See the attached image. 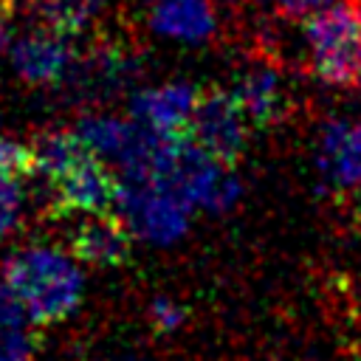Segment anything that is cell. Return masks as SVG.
Returning a JSON list of instances; mask_svg holds the SVG:
<instances>
[{"label":"cell","instance_id":"obj_1","mask_svg":"<svg viewBox=\"0 0 361 361\" xmlns=\"http://www.w3.org/2000/svg\"><path fill=\"white\" fill-rule=\"evenodd\" d=\"M3 285L34 324H56L82 302L85 276L73 257L48 245H25L6 259Z\"/></svg>","mask_w":361,"mask_h":361},{"label":"cell","instance_id":"obj_2","mask_svg":"<svg viewBox=\"0 0 361 361\" xmlns=\"http://www.w3.org/2000/svg\"><path fill=\"white\" fill-rule=\"evenodd\" d=\"M305 39L319 82L330 87L361 82V0H333L310 11Z\"/></svg>","mask_w":361,"mask_h":361},{"label":"cell","instance_id":"obj_3","mask_svg":"<svg viewBox=\"0 0 361 361\" xmlns=\"http://www.w3.org/2000/svg\"><path fill=\"white\" fill-rule=\"evenodd\" d=\"M183 135L195 141L200 149H206L212 158H217L220 164L234 166L248 138V118L240 102L234 99V93L206 90L197 93Z\"/></svg>","mask_w":361,"mask_h":361},{"label":"cell","instance_id":"obj_4","mask_svg":"<svg viewBox=\"0 0 361 361\" xmlns=\"http://www.w3.org/2000/svg\"><path fill=\"white\" fill-rule=\"evenodd\" d=\"M133 237L155 245L175 243L189 226V209L155 183H121L113 209Z\"/></svg>","mask_w":361,"mask_h":361},{"label":"cell","instance_id":"obj_5","mask_svg":"<svg viewBox=\"0 0 361 361\" xmlns=\"http://www.w3.org/2000/svg\"><path fill=\"white\" fill-rule=\"evenodd\" d=\"M48 183L59 214H107L116 209L118 178L90 149L48 178Z\"/></svg>","mask_w":361,"mask_h":361},{"label":"cell","instance_id":"obj_6","mask_svg":"<svg viewBox=\"0 0 361 361\" xmlns=\"http://www.w3.org/2000/svg\"><path fill=\"white\" fill-rule=\"evenodd\" d=\"M138 73L141 65L133 54L118 45H96L87 54H73L59 85H65L76 102H107L127 90Z\"/></svg>","mask_w":361,"mask_h":361},{"label":"cell","instance_id":"obj_7","mask_svg":"<svg viewBox=\"0 0 361 361\" xmlns=\"http://www.w3.org/2000/svg\"><path fill=\"white\" fill-rule=\"evenodd\" d=\"M73 48L65 34L51 28L28 31L14 37L8 45V59L17 76L28 85H59L73 62Z\"/></svg>","mask_w":361,"mask_h":361},{"label":"cell","instance_id":"obj_8","mask_svg":"<svg viewBox=\"0 0 361 361\" xmlns=\"http://www.w3.org/2000/svg\"><path fill=\"white\" fill-rule=\"evenodd\" d=\"M133 231L116 212L107 214H85L71 234V257L96 268H116L130 259Z\"/></svg>","mask_w":361,"mask_h":361},{"label":"cell","instance_id":"obj_9","mask_svg":"<svg viewBox=\"0 0 361 361\" xmlns=\"http://www.w3.org/2000/svg\"><path fill=\"white\" fill-rule=\"evenodd\" d=\"M195 102H197V90L186 82L141 87L130 96V118L147 130L178 135L186 130Z\"/></svg>","mask_w":361,"mask_h":361},{"label":"cell","instance_id":"obj_10","mask_svg":"<svg viewBox=\"0 0 361 361\" xmlns=\"http://www.w3.org/2000/svg\"><path fill=\"white\" fill-rule=\"evenodd\" d=\"M319 172L333 189L361 186V121L336 118L319 141Z\"/></svg>","mask_w":361,"mask_h":361},{"label":"cell","instance_id":"obj_11","mask_svg":"<svg viewBox=\"0 0 361 361\" xmlns=\"http://www.w3.org/2000/svg\"><path fill=\"white\" fill-rule=\"evenodd\" d=\"M149 25L172 39L203 42L212 37L217 17L209 0H155L149 8Z\"/></svg>","mask_w":361,"mask_h":361},{"label":"cell","instance_id":"obj_12","mask_svg":"<svg viewBox=\"0 0 361 361\" xmlns=\"http://www.w3.org/2000/svg\"><path fill=\"white\" fill-rule=\"evenodd\" d=\"M234 99L240 102V107L251 124L265 127V124L276 121L282 116V107H285L279 73L268 65H251L237 79Z\"/></svg>","mask_w":361,"mask_h":361},{"label":"cell","instance_id":"obj_13","mask_svg":"<svg viewBox=\"0 0 361 361\" xmlns=\"http://www.w3.org/2000/svg\"><path fill=\"white\" fill-rule=\"evenodd\" d=\"M34 327L14 293L0 285V361H31L37 353Z\"/></svg>","mask_w":361,"mask_h":361},{"label":"cell","instance_id":"obj_14","mask_svg":"<svg viewBox=\"0 0 361 361\" xmlns=\"http://www.w3.org/2000/svg\"><path fill=\"white\" fill-rule=\"evenodd\" d=\"M107 0H37V11L45 28L73 37L85 31Z\"/></svg>","mask_w":361,"mask_h":361},{"label":"cell","instance_id":"obj_15","mask_svg":"<svg viewBox=\"0 0 361 361\" xmlns=\"http://www.w3.org/2000/svg\"><path fill=\"white\" fill-rule=\"evenodd\" d=\"M34 172H37L34 149L20 144V141H11V138L0 135V178L23 180V178H28Z\"/></svg>","mask_w":361,"mask_h":361},{"label":"cell","instance_id":"obj_16","mask_svg":"<svg viewBox=\"0 0 361 361\" xmlns=\"http://www.w3.org/2000/svg\"><path fill=\"white\" fill-rule=\"evenodd\" d=\"M23 200H25V195H23L20 180L0 178V240L17 228L20 214H23Z\"/></svg>","mask_w":361,"mask_h":361},{"label":"cell","instance_id":"obj_17","mask_svg":"<svg viewBox=\"0 0 361 361\" xmlns=\"http://www.w3.org/2000/svg\"><path fill=\"white\" fill-rule=\"evenodd\" d=\"M149 319H152V324H155L158 333H172V330L180 327V322H183V307H180L178 302H172V299L158 296V299L149 305Z\"/></svg>","mask_w":361,"mask_h":361},{"label":"cell","instance_id":"obj_18","mask_svg":"<svg viewBox=\"0 0 361 361\" xmlns=\"http://www.w3.org/2000/svg\"><path fill=\"white\" fill-rule=\"evenodd\" d=\"M268 3H274L279 11H285V14H290V17H307L310 11L322 8V6L330 3V0H268Z\"/></svg>","mask_w":361,"mask_h":361},{"label":"cell","instance_id":"obj_19","mask_svg":"<svg viewBox=\"0 0 361 361\" xmlns=\"http://www.w3.org/2000/svg\"><path fill=\"white\" fill-rule=\"evenodd\" d=\"M8 11H11V8L0 3V56L8 51L11 39H14V34H11V20H8Z\"/></svg>","mask_w":361,"mask_h":361},{"label":"cell","instance_id":"obj_20","mask_svg":"<svg viewBox=\"0 0 361 361\" xmlns=\"http://www.w3.org/2000/svg\"><path fill=\"white\" fill-rule=\"evenodd\" d=\"M353 223H355V228L361 231V200H358V206H355V212H353Z\"/></svg>","mask_w":361,"mask_h":361},{"label":"cell","instance_id":"obj_21","mask_svg":"<svg viewBox=\"0 0 361 361\" xmlns=\"http://www.w3.org/2000/svg\"><path fill=\"white\" fill-rule=\"evenodd\" d=\"M3 6H8V8H14V6H23V3H31V0H0Z\"/></svg>","mask_w":361,"mask_h":361},{"label":"cell","instance_id":"obj_22","mask_svg":"<svg viewBox=\"0 0 361 361\" xmlns=\"http://www.w3.org/2000/svg\"><path fill=\"white\" fill-rule=\"evenodd\" d=\"M127 361H135V358H127Z\"/></svg>","mask_w":361,"mask_h":361}]
</instances>
